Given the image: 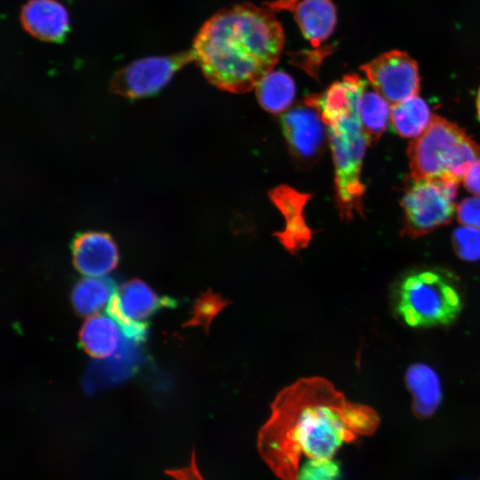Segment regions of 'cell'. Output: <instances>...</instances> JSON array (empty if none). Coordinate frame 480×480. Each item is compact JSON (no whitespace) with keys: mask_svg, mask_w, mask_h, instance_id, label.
<instances>
[{"mask_svg":"<svg viewBox=\"0 0 480 480\" xmlns=\"http://www.w3.org/2000/svg\"><path fill=\"white\" fill-rule=\"evenodd\" d=\"M345 403L343 394L321 377L300 379L277 394L259 447L279 476L294 478L300 455L332 459L356 437L342 416Z\"/></svg>","mask_w":480,"mask_h":480,"instance_id":"obj_1","label":"cell"},{"mask_svg":"<svg viewBox=\"0 0 480 480\" xmlns=\"http://www.w3.org/2000/svg\"><path fill=\"white\" fill-rule=\"evenodd\" d=\"M284 44V30L275 14L244 3L221 9L207 20L191 52L209 83L244 93L274 69Z\"/></svg>","mask_w":480,"mask_h":480,"instance_id":"obj_2","label":"cell"},{"mask_svg":"<svg viewBox=\"0 0 480 480\" xmlns=\"http://www.w3.org/2000/svg\"><path fill=\"white\" fill-rule=\"evenodd\" d=\"M410 177L458 184L480 157V145L458 124L433 115L428 127L408 146Z\"/></svg>","mask_w":480,"mask_h":480,"instance_id":"obj_3","label":"cell"},{"mask_svg":"<svg viewBox=\"0 0 480 480\" xmlns=\"http://www.w3.org/2000/svg\"><path fill=\"white\" fill-rule=\"evenodd\" d=\"M395 309L410 327L447 325L461 312L462 298L448 274L434 268L420 269L400 280Z\"/></svg>","mask_w":480,"mask_h":480,"instance_id":"obj_4","label":"cell"},{"mask_svg":"<svg viewBox=\"0 0 480 480\" xmlns=\"http://www.w3.org/2000/svg\"><path fill=\"white\" fill-rule=\"evenodd\" d=\"M335 168L336 204L343 220H351L363 213L364 187L361 171L369 141L364 132L359 112H354L328 126Z\"/></svg>","mask_w":480,"mask_h":480,"instance_id":"obj_5","label":"cell"},{"mask_svg":"<svg viewBox=\"0 0 480 480\" xmlns=\"http://www.w3.org/2000/svg\"><path fill=\"white\" fill-rule=\"evenodd\" d=\"M457 188L445 180L410 177L401 201L404 232L417 237L448 224L457 209Z\"/></svg>","mask_w":480,"mask_h":480,"instance_id":"obj_6","label":"cell"},{"mask_svg":"<svg viewBox=\"0 0 480 480\" xmlns=\"http://www.w3.org/2000/svg\"><path fill=\"white\" fill-rule=\"evenodd\" d=\"M176 305L175 300L159 297L146 283L132 279L116 291L107 312L117 323L125 338L140 342L147 337L148 324L145 320L162 308Z\"/></svg>","mask_w":480,"mask_h":480,"instance_id":"obj_7","label":"cell"},{"mask_svg":"<svg viewBox=\"0 0 480 480\" xmlns=\"http://www.w3.org/2000/svg\"><path fill=\"white\" fill-rule=\"evenodd\" d=\"M193 60L191 51L139 59L114 76L111 87L128 98L149 96L159 92L180 68Z\"/></svg>","mask_w":480,"mask_h":480,"instance_id":"obj_8","label":"cell"},{"mask_svg":"<svg viewBox=\"0 0 480 480\" xmlns=\"http://www.w3.org/2000/svg\"><path fill=\"white\" fill-rule=\"evenodd\" d=\"M367 81L391 106L418 95L417 62L405 52H386L361 67Z\"/></svg>","mask_w":480,"mask_h":480,"instance_id":"obj_9","label":"cell"},{"mask_svg":"<svg viewBox=\"0 0 480 480\" xmlns=\"http://www.w3.org/2000/svg\"><path fill=\"white\" fill-rule=\"evenodd\" d=\"M280 124L294 160L303 166L316 163L329 139L326 124L317 109L303 101L286 110L280 117Z\"/></svg>","mask_w":480,"mask_h":480,"instance_id":"obj_10","label":"cell"},{"mask_svg":"<svg viewBox=\"0 0 480 480\" xmlns=\"http://www.w3.org/2000/svg\"><path fill=\"white\" fill-rule=\"evenodd\" d=\"M269 196L284 218V228L276 236L290 253L295 254L311 241L312 231L304 216V207L310 195L282 185L273 188Z\"/></svg>","mask_w":480,"mask_h":480,"instance_id":"obj_11","label":"cell"},{"mask_svg":"<svg viewBox=\"0 0 480 480\" xmlns=\"http://www.w3.org/2000/svg\"><path fill=\"white\" fill-rule=\"evenodd\" d=\"M368 81L357 74H349L331 84L319 94H311L304 101L317 109L326 126L358 111V102Z\"/></svg>","mask_w":480,"mask_h":480,"instance_id":"obj_12","label":"cell"},{"mask_svg":"<svg viewBox=\"0 0 480 480\" xmlns=\"http://www.w3.org/2000/svg\"><path fill=\"white\" fill-rule=\"evenodd\" d=\"M73 262L84 276L100 277L118 263V250L109 235L90 231L79 235L72 244Z\"/></svg>","mask_w":480,"mask_h":480,"instance_id":"obj_13","label":"cell"},{"mask_svg":"<svg viewBox=\"0 0 480 480\" xmlns=\"http://www.w3.org/2000/svg\"><path fill=\"white\" fill-rule=\"evenodd\" d=\"M20 21L26 31L44 41H60L68 30L67 10L55 0L28 1L21 9Z\"/></svg>","mask_w":480,"mask_h":480,"instance_id":"obj_14","label":"cell"},{"mask_svg":"<svg viewBox=\"0 0 480 480\" xmlns=\"http://www.w3.org/2000/svg\"><path fill=\"white\" fill-rule=\"evenodd\" d=\"M294 18L304 37L318 46L333 32L337 12L332 0H301L294 9Z\"/></svg>","mask_w":480,"mask_h":480,"instance_id":"obj_15","label":"cell"},{"mask_svg":"<svg viewBox=\"0 0 480 480\" xmlns=\"http://www.w3.org/2000/svg\"><path fill=\"white\" fill-rule=\"evenodd\" d=\"M121 337L117 323L109 316L90 317L83 324L79 340L87 354L95 358H106L117 349Z\"/></svg>","mask_w":480,"mask_h":480,"instance_id":"obj_16","label":"cell"},{"mask_svg":"<svg viewBox=\"0 0 480 480\" xmlns=\"http://www.w3.org/2000/svg\"><path fill=\"white\" fill-rule=\"evenodd\" d=\"M433 115L428 105L418 95L391 106L390 124L404 138L420 136L429 125Z\"/></svg>","mask_w":480,"mask_h":480,"instance_id":"obj_17","label":"cell"},{"mask_svg":"<svg viewBox=\"0 0 480 480\" xmlns=\"http://www.w3.org/2000/svg\"><path fill=\"white\" fill-rule=\"evenodd\" d=\"M255 91L258 101L265 110L280 114L292 105L296 88L287 73L272 70L258 83Z\"/></svg>","mask_w":480,"mask_h":480,"instance_id":"obj_18","label":"cell"},{"mask_svg":"<svg viewBox=\"0 0 480 480\" xmlns=\"http://www.w3.org/2000/svg\"><path fill=\"white\" fill-rule=\"evenodd\" d=\"M116 291L115 282L110 278L85 277L74 286L72 304L79 315L90 316L108 304Z\"/></svg>","mask_w":480,"mask_h":480,"instance_id":"obj_19","label":"cell"},{"mask_svg":"<svg viewBox=\"0 0 480 480\" xmlns=\"http://www.w3.org/2000/svg\"><path fill=\"white\" fill-rule=\"evenodd\" d=\"M358 112L369 144L377 142L390 123L391 105L367 86L360 96Z\"/></svg>","mask_w":480,"mask_h":480,"instance_id":"obj_20","label":"cell"},{"mask_svg":"<svg viewBox=\"0 0 480 480\" xmlns=\"http://www.w3.org/2000/svg\"><path fill=\"white\" fill-rule=\"evenodd\" d=\"M135 343L122 335L121 342L113 356L101 364L100 370L93 368L91 372L93 379L102 384H111L132 374L140 358Z\"/></svg>","mask_w":480,"mask_h":480,"instance_id":"obj_21","label":"cell"},{"mask_svg":"<svg viewBox=\"0 0 480 480\" xmlns=\"http://www.w3.org/2000/svg\"><path fill=\"white\" fill-rule=\"evenodd\" d=\"M228 304L229 300L209 289L196 299L192 309V317L183 326H203L208 333L212 321Z\"/></svg>","mask_w":480,"mask_h":480,"instance_id":"obj_22","label":"cell"},{"mask_svg":"<svg viewBox=\"0 0 480 480\" xmlns=\"http://www.w3.org/2000/svg\"><path fill=\"white\" fill-rule=\"evenodd\" d=\"M342 416L348 428L356 435L370 434L377 426V416L369 407L345 403L342 409Z\"/></svg>","mask_w":480,"mask_h":480,"instance_id":"obj_23","label":"cell"},{"mask_svg":"<svg viewBox=\"0 0 480 480\" xmlns=\"http://www.w3.org/2000/svg\"><path fill=\"white\" fill-rule=\"evenodd\" d=\"M340 464L332 459H309L299 471L297 480H340Z\"/></svg>","mask_w":480,"mask_h":480,"instance_id":"obj_24","label":"cell"},{"mask_svg":"<svg viewBox=\"0 0 480 480\" xmlns=\"http://www.w3.org/2000/svg\"><path fill=\"white\" fill-rule=\"evenodd\" d=\"M453 244L458 254L468 260L480 258V230L463 226L454 231Z\"/></svg>","mask_w":480,"mask_h":480,"instance_id":"obj_25","label":"cell"},{"mask_svg":"<svg viewBox=\"0 0 480 480\" xmlns=\"http://www.w3.org/2000/svg\"><path fill=\"white\" fill-rule=\"evenodd\" d=\"M456 212L463 226L480 230V196L465 198L457 205Z\"/></svg>","mask_w":480,"mask_h":480,"instance_id":"obj_26","label":"cell"},{"mask_svg":"<svg viewBox=\"0 0 480 480\" xmlns=\"http://www.w3.org/2000/svg\"><path fill=\"white\" fill-rule=\"evenodd\" d=\"M462 182L469 192L480 196V157L470 165Z\"/></svg>","mask_w":480,"mask_h":480,"instance_id":"obj_27","label":"cell"},{"mask_svg":"<svg viewBox=\"0 0 480 480\" xmlns=\"http://www.w3.org/2000/svg\"><path fill=\"white\" fill-rule=\"evenodd\" d=\"M168 473L176 480H204L197 470L194 456L190 467L178 470H172Z\"/></svg>","mask_w":480,"mask_h":480,"instance_id":"obj_28","label":"cell"},{"mask_svg":"<svg viewBox=\"0 0 480 480\" xmlns=\"http://www.w3.org/2000/svg\"><path fill=\"white\" fill-rule=\"evenodd\" d=\"M476 110H477L478 118L480 120V88L478 90L477 96H476Z\"/></svg>","mask_w":480,"mask_h":480,"instance_id":"obj_29","label":"cell"}]
</instances>
